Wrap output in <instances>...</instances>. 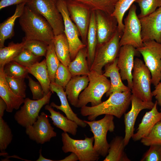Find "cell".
<instances>
[{
    "instance_id": "cell-18",
    "label": "cell",
    "mask_w": 161,
    "mask_h": 161,
    "mask_svg": "<svg viewBox=\"0 0 161 161\" xmlns=\"http://www.w3.org/2000/svg\"><path fill=\"white\" fill-rule=\"evenodd\" d=\"M95 12L97 45H99L107 42L114 35L118 30V22L115 17L111 15L101 11Z\"/></svg>"
},
{
    "instance_id": "cell-33",
    "label": "cell",
    "mask_w": 161,
    "mask_h": 161,
    "mask_svg": "<svg viewBox=\"0 0 161 161\" xmlns=\"http://www.w3.org/2000/svg\"><path fill=\"white\" fill-rule=\"evenodd\" d=\"M45 57L51 83H54L55 73L61 62L55 53L53 41L48 45Z\"/></svg>"
},
{
    "instance_id": "cell-27",
    "label": "cell",
    "mask_w": 161,
    "mask_h": 161,
    "mask_svg": "<svg viewBox=\"0 0 161 161\" xmlns=\"http://www.w3.org/2000/svg\"><path fill=\"white\" fill-rule=\"evenodd\" d=\"M124 138L116 136L109 144L108 153L103 161H130L125 151Z\"/></svg>"
},
{
    "instance_id": "cell-29",
    "label": "cell",
    "mask_w": 161,
    "mask_h": 161,
    "mask_svg": "<svg viewBox=\"0 0 161 161\" xmlns=\"http://www.w3.org/2000/svg\"><path fill=\"white\" fill-rule=\"evenodd\" d=\"M29 73L32 75L42 85L45 95L50 91L51 83L46 64V59L38 62L31 66L26 67Z\"/></svg>"
},
{
    "instance_id": "cell-13",
    "label": "cell",
    "mask_w": 161,
    "mask_h": 161,
    "mask_svg": "<svg viewBox=\"0 0 161 161\" xmlns=\"http://www.w3.org/2000/svg\"><path fill=\"white\" fill-rule=\"evenodd\" d=\"M48 115L44 112L41 113L36 121L32 125L25 128V133L29 138L38 144H43L50 141L57 136L49 123Z\"/></svg>"
},
{
    "instance_id": "cell-36",
    "label": "cell",
    "mask_w": 161,
    "mask_h": 161,
    "mask_svg": "<svg viewBox=\"0 0 161 161\" xmlns=\"http://www.w3.org/2000/svg\"><path fill=\"white\" fill-rule=\"evenodd\" d=\"M13 134L7 123L0 117V150L4 151L11 143Z\"/></svg>"
},
{
    "instance_id": "cell-24",
    "label": "cell",
    "mask_w": 161,
    "mask_h": 161,
    "mask_svg": "<svg viewBox=\"0 0 161 161\" xmlns=\"http://www.w3.org/2000/svg\"><path fill=\"white\" fill-rule=\"evenodd\" d=\"M44 109L50 112V115H48V117L51 118L52 124L54 126L64 132L68 133L74 136L76 134L78 126L75 122L64 116L59 112L55 111L49 104L45 105Z\"/></svg>"
},
{
    "instance_id": "cell-5",
    "label": "cell",
    "mask_w": 161,
    "mask_h": 161,
    "mask_svg": "<svg viewBox=\"0 0 161 161\" xmlns=\"http://www.w3.org/2000/svg\"><path fill=\"white\" fill-rule=\"evenodd\" d=\"M57 1V0H28L26 4L47 21L55 35L64 32L63 20L58 8Z\"/></svg>"
},
{
    "instance_id": "cell-45",
    "label": "cell",
    "mask_w": 161,
    "mask_h": 161,
    "mask_svg": "<svg viewBox=\"0 0 161 161\" xmlns=\"http://www.w3.org/2000/svg\"><path fill=\"white\" fill-rule=\"evenodd\" d=\"M28 0H1L0 1V9L13 5H17L23 3H27Z\"/></svg>"
},
{
    "instance_id": "cell-43",
    "label": "cell",
    "mask_w": 161,
    "mask_h": 161,
    "mask_svg": "<svg viewBox=\"0 0 161 161\" xmlns=\"http://www.w3.org/2000/svg\"><path fill=\"white\" fill-rule=\"evenodd\" d=\"M141 161H161V145H152L144 154Z\"/></svg>"
},
{
    "instance_id": "cell-12",
    "label": "cell",
    "mask_w": 161,
    "mask_h": 161,
    "mask_svg": "<svg viewBox=\"0 0 161 161\" xmlns=\"http://www.w3.org/2000/svg\"><path fill=\"white\" fill-rule=\"evenodd\" d=\"M52 93L51 91L43 98L38 100L25 99L24 105L15 114L14 118L17 123L26 128L32 125L39 116V112L44 105L49 104Z\"/></svg>"
},
{
    "instance_id": "cell-46",
    "label": "cell",
    "mask_w": 161,
    "mask_h": 161,
    "mask_svg": "<svg viewBox=\"0 0 161 161\" xmlns=\"http://www.w3.org/2000/svg\"><path fill=\"white\" fill-rule=\"evenodd\" d=\"M155 88V89L152 92V95L155 97L158 105L161 106V82H159Z\"/></svg>"
},
{
    "instance_id": "cell-37",
    "label": "cell",
    "mask_w": 161,
    "mask_h": 161,
    "mask_svg": "<svg viewBox=\"0 0 161 161\" xmlns=\"http://www.w3.org/2000/svg\"><path fill=\"white\" fill-rule=\"evenodd\" d=\"M24 41V48L35 55L40 57H45L49 44L43 41L36 40H30Z\"/></svg>"
},
{
    "instance_id": "cell-1",
    "label": "cell",
    "mask_w": 161,
    "mask_h": 161,
    "mask_svg": "<svg viewBox=\"0 0 161 161\" xmlns=\"http://www.w3.org/2000/svg\"><path fill=\"white\" fill-rule=\"evenodd\" d=\"M19 22L25 34L23 39L40 40L48 44L53 41L55 35L50 24L44 17L26 5Z\"/></svg>"
},
{
    "instance_id": "cell-19",
    "label": "cell",
    "mask_w": 161,
    "mask_h": 161,
    "mask_svg": "<svg viewBox=\"0 0 161 161\" xmlns=\"http://www.w3.org/2000/svg\"><path fill=\"white\" fill-rule=\"evenodd\" d=\"M50 89L52 93L54 92L56 93L61 102L60 106L56 104L53 102L51 103L50 105L53 108L62 111L68 119L75 122L79 126L82 128L86 127L87 124L77 116V114L73 112L69 106L64 89L62 86L53 83L50 84Z\"/></svg>"
},
{
    "instance_id": "cell-17",
    "label": "cell",
    "mask_w": 161,
    "mask_h": 161,
    "mask_svg": "<svg viewBox=\"0 0 161 161\" xmlns=\"http://www.w3.org/2000/svg\"><path fill=\"white\" fill-rule=\"evenodd\" d=\"M131 103V109L128 112L124 114L125 134L124 139L125 146L128 145L134 134L135 123L140 112L144 109H151L154 104L152 101H143L133 94Z\"/></svg>"
},
{
    "instance_id": "cell-4",
    "label": "cell",
    "mask_w": 161,
    "mask_h": 161,
    "mask_svg": "<svg viewBox=\"0 0 161 161\" xmlns=\"http://www.w3.org/2000/svg\"><path fill=\"white\" fill-rule=\"evenodd\" d=\"M132 74V94L143 101H152L153 96L151 90V72L142 60L136 58Z\"/></svg>"
},
{
    "instance_id": "cell-3",
    "label": "cell",
    "mask_w": 161,
    "mask_h": 161,
    "mask_svg": "<svg viewBox=\"0 0 161 161\" xmlns=\"http://www.w3.org/2000/svg\"><path fill=\"white\" fill-rule=\"evenodd\" d=\"M87 76L89 84L79 95L76 108H80L89 103L92 106L100 104L103 96L110 89V81L103 74L90 70Z\"/></svg>"
},
{
    "instance_id": "cell-32",
    "label": "cell",
    "mask_w": 161,
    "mask_h": 161,
    "mask_svg": "<svg viewBox=\"0 0 161 161\" xmlns=\"http://www.w3.org/2000/svg\"><path fill=\"white\" fill-rule=\"evenodd\" d=\"M24 41L20 43H14L12 41L7 47L0 48V67H4L5 65L13 61L24 49Z\"/></svg>"
},
{
    "instance_id": "cell-41",
    "label": "cell",
    "mask_w": 161,
    "mask_h": 161,
    "mask_svg": "<svg viewBox=\"0 0 161 161\" xmlns=\"http://www.w3.org/2000/svg\"><path fill=\"white\" fill-rule=\"evenodd\" d=\"M8 85L12 91L16 95L25 98L27 86L24 78H17L5 76Z\"/></svg>"
},
{
    "instance_id": "cell-16",
    "label": "cell",
    "mask_w": 161,
    "mask_h": 161,
    "mask_svg": "<svg viewBox=\"0 0 161 161\" xmlns=\"http://www.w3.org/2000/svg\"><path fill=\"white\" fill-rule=\"evenodd\" d=\"M139 52L131 45H127L120 47L118 56L117 66L122 80H126L128 86H132V71L134 64V58Z\"/></svg>"
},
{
    "instance_id": "cell-34",
    "label": "cell",
    "mask_w": 161,
    "mask_h": 161,
    "mask_svg": "<svg viewBox=\"0 0 161 161\" xmlns=\"http://www.w3.org/2000/svg\"><path fill=\"white\" fill-rule=\"evenodd\" d=\"M136 0H118L117 3L114 11L111 14L115 17L118 22V30L123 33L124 24L123 18L126 12L129 9Z\"/></svg>"
},
{
    "instance_id": "cell-8",
    "label": "cell",
    "mask_w": 161,
    "mask_h": 161,
    "mask_svg": "<svg viewBox=\"0 0 161 161\" xmlns=\"http://www.w3.org/2000/svg\"><path fill=\"white\" fill-rule=\"evenodd\" d=\"M123 33L117 30L109 41L97 45L90 71L94 70L100 74H103V67L113 62L117 57L120 47V41Z\"/></svg>"
},
{
    "instance_id": "cell-31",
    "label": "cell",
    "mask_w": 161,
    "mask_h": 161,
    "mask_svg": "<svg viewBox=\"0 0 161 161\" xmlns=\"http://www.w3.org/2000/svg\"><path fill=\"white\" fill-rule=\"evenodd\" d=\"M75 2L86 7L92 11H101L111 15L118 0H65Z\"/></svg>"
},
{
    "instance_id": "cell-23",
    "label": "cell",
    "mask_w": 161,
    "mask_h": 161,
    "mask_svg": "<svg viewBox=\"0 0 161 161\" xmlns=\"http://www.w3.org/2000/svg\"><path fill=\"white\" fill-rule=\"evenodd\" d=\"M89 82V78L87 75L72 77L65 88L68 100L72 105L77 107L79 95L87 87Z\"/></svg>"
},
{
    "instance_id": "cell-42",
    "label": "cell",
    "mask_w": 161,
    "mask_h": 161,
    "mask_svg": "<svg viewBox=\"0 0 161 161\" xmlns=\"http://www.w3.org/2000/svg\"><path fill=\"white\" fill-rule=\"evenodd\" d=\"M72 77L68 66L60 63L55 73L54 83L64 89Z\"/></svg>"
},
{
    "instance_id": "cell-30",
    "label": "cell",
    "mask_w": 161,
    "mask_h": 161,
    "mask_svg": "<svg viewBox=\"0 0 161 161\" xmlns=\"http://www.w3.org/2000/svg\"><path fill=\"white\" fill-rule=\"evenodd\" d=\"M53 42L55 53L60 62L68 66L71 61L69 43L65 33L55 35Z\"/></svg>"
},
{
    "instance_id": "cell-35",
    "label": "cell",
    "mask_w": 161,
    "mask_h": 161,
    "mask_svg": "<svg viewBox=\"0 0 161 161\" xmlns=\"http://www.w3.org/2000/svg\"><path fill=\"white\" fill-rule=\"evenodd\" d=\"M3 71L6 76L12 78H28L29 77L27 68L13 60L5 65Z\"/></svg>"
},
{
    "instance_id": "cell-9",
    "label": "cell",
    "mask_w": 161,
    "mask_h": 161,
    "mask_svg": "<svg viewBox=\"0 0 161 161\" xmlns=\"http://www.w3.org/2000/svg\"><path fill=\"white\" fill-rule=\"evenodd\" d=\"M136 49L142 55L151 72V83L156 86L161 81V44L150 41L143 42V46Z\"/></svg>"
},
{
    "instance_id": "cell-28",
    "label": "cell",
    "mask_w": 161,
    "mask_h": 161,
    "mask_svg": "<svg viewBox=\"0 0 161 161\" xmlns=\"http://www.w3.org/2000/svg\"><path fill=\"white\" fill-rule=\"evenodd\" d=\"M86 47L80 49L75 59L68 66L72 77L78 75H87L90 72L87 60Z\"/></svg>"
},
{
    "instance_id": "cell-49",
    "label": "cell",
    "mask_w": 161,
    "mask_h": 161,
    "mask_svg": "<svg viewBox=\"0 0 161 161\" xmlns=\"http://www.w3.org/2000/svg\"><path fill=\"white\" fill-rule=\"evenodd\" d=\"M42 149L41 148L39 150V157L38 159H37L36 161H53L54 160H52L51 159H48L44 157L42 155Z\"/></svg>"
},
{
    "instance_id": "cell-2",
    "label": "cell",
    "mask_w": 161,
    "mask_h": 161,
    "mask_svg": "<svg viewBox=\"0 0 161 161\" xmlns=\"http://www.w3.org/2000/svg\"><path fill=\"white\" fill-rule=\"evenodd\" d=\"M132 95L131 90L112 93L108 99L97 106L81 107L80 113L83 116L87 117L89 121L95 120L103 114L112 115L120 118L129 107Z\"/></svg>"
},
{
    "instance_id": "cell-40",
    "label": "cell",
    "mask_w": 161,
    "mask_h": 161,
    "mask_svg": "<svg viewBox=\"0 0 161 161\" xmlns=\"http://www.w3.org/2000/svg\"><path fill=\"white\" fill-rule=\"evenodd\" d=\"M41 57L37 56L29 50L24 48L13 60L24 66L29 67L39 62Z\"/></svg>"
},
{
    "instance_id": "cell-7",
    "label": "cell",
    "mask_w": 161,
    "mask_h": 161,
    "mask_svg": "<svg viewBox=\"0 0 161 161\" xmlns=\"http://www.w3.org/2000/svg\"><path fill=\"white\" fill-rule=\"evenodd\" d=\"M114 116L105 114L103 118L98 120H84L90 128L94 138V148L100 156L106 157L108 154L109 144L107 140L108 131L113 132L115 125Z\"/></svg>"
},
{
    "instance_id": "cell-22",
    "label": "cell",
    "mask_w": 161,
    "mask_h": 161,
    "mask_svg": "<svg viewBox=\"0 0 161 161\" xmlns=\"http://www.w3.org/2000/svg\"><path fill=\"white\" fill-rule=\"evenodd\" d=\"M117 57L112 62L105 66L104 72L103 75L110 79L111 87L106 93V97L116 92H122L131 90L123 83L119 68L117 66Z\"/></svg>"
},
{
    "instance_id": "cell-15",
    "label": "cell",
    "mask_w": 161,
    "mask_h": 161,
    "mask_svg": "<svg viewBox=\"0 0 161 161\" xmlns=\"http://www.w3.org/2000/svg\"><path fill=\"white\" fill-rule=\"evenodd\" d=\"M140 19L143 42L154 40L161 44V6L153 13Z\"/></svg>"
},
{
    "instance_id": "cell-48",
    "label": "cell",
    "mask_w": 161,
    "mask_h": 161,
    "mask_svg": "<svg viewBox=\"0 0 161 161\" xmlns=\"http://www.w3.org/2000/svg\"><path fill=\"white\" fill-rule=\"evenodd\" d=\"M79 160L78 158L77 155L73 152L68 156L65 157L64 159L58 160L59 161H77Z\"/></svg>"
},
{
    "instance_id": "cell-39",
    "label": "cell",
    "mask_w": 161,
    "mask_h": 161,
    "mask_svg": "<svg viewBox=\"0 0 161 161\" xmlns=\"http://www.w3.org/2000/svg\"><path fill=\"white\" fill-rule=\"evenodd\" d=\"M141 142L146 146L152 145H161V120L154 125L147 136L141 139Z\"/></svg>"
},
{
    "instance_id": "cell-47",
    "label": "cell",
    "mask_w": 161,
    "mask_h": 161,
    "mask_svg": "<svg viewBox=\"0 0 161 161\" xmlns=\"http://www.w3.org/2000/svg\"><path fill=\"white\" fill-rule=\"evenodd\" d=\"M7 106L4 100L0 97V117H2L5 110H6Z\"/></svg>"
},
{
    "instance_id": "cell-38",
    "label": "cell",
    "mask_w": 161,
    "mask_h": 161,
    "mask_svg": "<svg viewBox=\"0 0 161 161\" xmlns=\"http://www.w3.org/2000/svg\"><path fill=\"white\" fill-rule=\"evenodd\" d=\"M140 10L137 16L139 19L148 16L161 6V0H136Z\"/></svg>"
},
{
    "instance_id": "cell-14",
    "label": "cell",
    "mask_w": 161,
    "mask_h": 161,
    "mask_svg": "<svg viewBox=\"0 0 161 161\" xmlns=\"http://www.w3.org/2000/svg\"><path fill=\"white\" fill-rule=\"evenodd\" d=\"M65 1L70 17L78 28L82 41L86 45L87 33L92 11L80 4Z\"/></svg>"
},
{
    "instance_id": "cell-21",
    "label": "cell",
    "mask_w": 161,
    "mask_h": 161,
    "mask_svg": "<svg viewBox=\"0 0 161 161\" xmlns=\"http://www.w3.org/2000/svg\"><path fill=\"white\" fill-rule=\"evenodd\" d=\"M3 68L0 67V97L7 104V112L11 113L19 108L25 99L17 95L11 89L6 81Z\"/></svg>"
},
{
    "instance_id": "cell-44",
    "label": "cell",
    "mask_w": 161,
    "mask_h": 161,
    "mask_svg": "<svg viewBox=\"0 0 161 161\" xmlns=\"http://www.w3.org/2000/svg\"><path fill=\"white\" fill-rule=\"evenodd\" d=\"M28 79V86L32 94V99L38 100L43 98L45 95L41 84L38 81H35L29 76Z\"/></svg>"
},
{
    "instance_id": "cell-20",
    "label": "cell",
    "mask_w": 161,
    "mask_h": 161,
    "mask_svg": "<svg viewBox=\"0 0 161 161\" xmlns=\"http://www.w3.org/2000/svg\"><path fill=\"white\" fill-rule=\"evenodd\" d=\"M157 105L156 100L153 108L150 111L147 112L144 116L138 125L136 133L134 134L132 137L134 141L139 140L147 136L154 125L161 120V112L158 111Z\"/></svg>"
},
{
    "instance_id": "cell-26",
    "label": "cell",
    "mask_w": 161,
    "mask_h": 161,
    "mask_svg": "<svg viewBox=\"0 0 161 161\" xmlns=\"http://www.w3.org/2000/svg\"><path fill=\"white\" fill-rule=\"evenodd\" d=\"M97 45V23L95 12L92 11L87 38V60L89 69L92 64Z\"/></svg>"
},
{
    "instance_id": "cell-6",
    "label": "cell",
    "mask_w": 161,
    "mask_h": 161,
    "mask_svg": "<svg viewBox=\"0 0 161 161\" xmlns=\"http://www.w3.org/2000/svg\"><path fill=\"white\" fill-rule=\"evenodd\" d=\"M63 152H73L78 156L79 161H97L100 155L95 150L93 137H85L83 140H76L70 137L67 132L61 134Z\"/></svg>"
},
{
    "instance_id": "cell-10",
    "label": "cell",
    "mask_w": 161,
    "mask_h": 161,
    "mask_svg": "<svg viewBox=\"0 0 161 161\" xmlns=\"http://www.w3.org/2000/svg\"><path fill=\"white\" fill-rule=\"evenodd\" d=\"M57 6L63 20L64 33L67 38L69 48L71 61L75 58L79 51L86 47L80 38L79 32L71 19L65 0H57Z\"/></svg>"
},
{
    "instance_id": "cell-25",
    "label": "cell",
    "mask_w": 161,
    "mask_h": 161,
    "mask_svg": "<svg viewBox=\"0 0 161 161\" xmlns=\"http://www.w3.org/2000/svg\"><path fill=\"white\" fill-rule=\"evenodd\" d=\"M26 3L16 5L13 14L0 24V48L4 47L6 40L11 39L14 35V26L16 19L22 14Z\"/></svg>"
},
{
    "instance_id": "cell-11",
    "label": "cell",
    "mask_w": 161,
    "mask_h": 161,
    "mask_svg": "<svg viewBox=\"0 0 161 161\" xmlns=\"http://www.w3.org/2000/svg\"><path fill=\"white\" fill-rule=\"evenodd\" d=\"M136 9V5L132 4L129 9L128 15L124 19V31L120 41V47L129 45L137 49L143 45L141 24L137 15Z\"/></svg>"
},
{
    "instance_id": "cell-50",
    "label": "cell",
    "mask_w": 161,
    "mask_h": 161,
    "mask_svg": "<svg viewBox=\"0 0 161 161\" xmlns=\"http://www.w3.org/2000/svg\"><path fill=\"white\" fill-rule=\"evenodd\" d=\"M160 111L161 112V108H160Z\"/></svg>"
}]
</instances>
